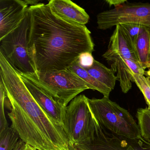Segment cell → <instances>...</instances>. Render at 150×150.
<instances>
[{"mask_svg": "<svg viewBox=\"0 0 150 150\" xmlns=\"http://www.w3.org/2000/svg\"><path fill=\"white\" fill-rule=\"evenodd\" d=\"M48 4L55 15L67 22L84 26L89 21L85 9L70 0H51Z\"/></svg>", "mask_w": 150, "mask_h": 150, "instance_id": "obj_11", "label": "cell"}, {"mask_svg": "<svg viewBox=\"0 0 150 150\" xmlns=\"http://www.w3.org/2000/svg\"><path fill=\"white\" fill-rule=\"evenodd\" d=\"M26 143L23 140L20 139L17 145L16 146L13 150H24L25 146H26Z\"/></svg>", "mask_w": 150, "mask_h": 150, "instance_id": "obj_23", "label": "cell"}, {"mask_svg": "<svg viewBox=\"0 0 150 150\" xmlns=\"http://www.w3.org/2000/svg\"><path fill=\"white\" fill-rule=\"evenodd\" d=\"M102 56L114 73H117V79L120 82L122 92L124 93H128L131 89L133 81L125 59H130L139 64L136 52L107 50Z\"/></svg>", "mask_w": 150, "mask_h": 150, "instance_id": "obj_8", "label": "cell"}, {"mask_svg": "<svg viewBox=\"0 0 150 150\" xmlns=\"http://www.w3.org/2000/svg\"><path fill=\"white\" fill-rule=\"evenodd\" d=\"M19 74L25 86L40 107L51 117L63 126L66 107L56 101L32 81L20 73Z\"/></svg>", "mask_w": 150, "mask_h": 150, "instance_id": "obj_10", "label": "cell"}, {"mask_svg": "<svg viewBox=\"0 0 150 150\" xmlns=\"http://www.w3.org/2000/svg\"><path fill=\"white\" fill-rule=\"evenodd\" d=\"M20 139L16 131L8 127L0 132V150H13Z\"/></svg>", "mask_w": 150, "mask_h": 150, "instance_id": "obj_16", "label": "cell"}, {"mask_svg": "<svg viewBox=\"0 0 150 150\" xmlns=\"http://www.w3.org/2000/svg\"><path fill=\"white\" fill-rule=\"evenodd\" d=\"M136 54L141 67H150V30L146 28L139 36L135 46Z\"/></svg>", "mask_w": 150, "mask_h": 150, "instance_id": "obj_13", "label": "cell"}, {"mask_svg": "<svg viewBox=\"0 0 150 150\" xmlns=\"http://www.w3.org/2000/svg\"><path fill=\"white\" fill-rule=\"evenodd\" d=\"M91 76L102 84L113 90L117 80L115 73L111 68H108L95 59L91 67L84 68Z\"/></svg>", "mask_w": 150, "mask_h": 150, "instance_id": "obj_12", "label": "cell"}, {"mask_svg": "<svg viewBox=\"0 0 150 150\" xmlns=\"http://www.w3.org/2000/svg\"><path fill=\"white\" fill-rule=\"evenodd\" d=\"M6 99V92L2 82L0 81V132H2L8 127L4 110V105Z\"/></svg>", "mask_w": 150, "mask_h": 150, "instance_id": "obj_19", "label": "cell"}, {"mask_svg": "<svg viewBox=\"0 0 150 150\" xmlns=\"http://www.w3.org/2000/svg\"><path fill=\"white\" fill-rule=\"evenodd\" d=\"M69 150H85L78 145H69Z\"/></svg>", "mask_w": 150, "mask_h": 150, "instance_id": "obj_24", "label": "cell"}, {"mask_svg": "<svg viewBox=\"0 0 150 150\" xmlns=\"http://www.w3.org/2000/svg\"><path fill=\"white\" fill-rule=\"evenodd\" d=\"M127 139L135 150H150V143L147 142L142 137L136 139Z\"/></svg>", "mask_w": 150, "mask_h": 150, "instance_id": "obj_20", "label": "cell"}, {"mask_svg": "<svg viewBox=\"0 0 150 150\" xmlns=\"http://www.w3.org/2000/svg\"><path fill=\"white\" fill-rule=\"evenodd\" d=\"M95 59L92 55V53L90 52H85L80 55L78 61L79 64L83 68H88L91 67Z\"/></svg>", "mask_w": 150, "mask_h": 150, "instance_id": "obj_21", "label": "cell"}, {"mask_svg": "<svg viewBox=\"0 0 150 150\" xmlns=\"http://www.w3.org/2000/svg\"><path fill=\"white\" fill-rule=\"evenodd\" d=\"M88 98L78 96L66 107L63 127L69 145H81L90 141L94 135L96 118L89 108Z\"/></svg>", "mask_w": 150, "mask_h": 150, "instance_id": "obj_5", "label": "cell"}, {"mask_svg": "<svg viewBox=\"0 0 150 150\" xmlns=\"http://www.w3.org/2000/svg\"><path fill=\"white\" fill-rule=\"evenodd\" d=\"M24 150H26V148H25V149H24Z\"/></svg>", "mask_w": 150, "mask_h": 150, "instance_id": "obj_26", "label": "cell"}, {"mask_svg": "<svg viewBox=\"0 0 150 150\" xmlns=\"http://www.w3.org/2000/svg\"><path fill=\"white\" fill-rule=\"evenodd\" d=\"M30 28V15L27 9L20 25L0 40V52L14 68L22 73L36 72L29 52Z\"/></svg>", "mask_w": 150, "mask_h": 150, "instance_id": "obj_6", "label": "cell"}, {"mask_svg": "<svg viewBox=\"0 0 150 150\" xmlns=\"http://www.w3.org/2000/svg\"><path fill=\"white\" fill-rule=\"evenodd\" d=\"M136 117L141 137L150 143V109L148 108L138 109Z\"/></svg>", "mask_w": 150, "mask_h": 150, "instance_id": "obj_15", "label": "cell"}, {"mask_svg": "<svg viewBox=\"0 0 150 150\" xmlns=\"http://www.w3.org/2000/svg\"><path fill=\"white\" fill-rule=\"evenodd\" d=\"M120 25L126 33L134 48L139 36L147 28L144 26L135 23H125Z\"/></svg>", "mask_w": 150, "mask_h": 150, "instance_id": "obj_18", "label": "cell"}, {"mask_svg": "<svg viewBox=\"0 0 150 150\" xmlns=\"http://www.w3.org/2000/svg\"><path fill=\"white\" fill-rule=\"evenodd\" d=\"M96 120L111 133L129 139L141 137L138 125L130 113L108 97L88 99Z\"/></svg>", "mask_w": 150, "mask_h": 150, "instance_id": "obj_4", "label": "cell"}, {"mask_svg": "<svg viewBox=\"0 0 150 150\" xmlns=\"http://www.w3.org/2000/svg\"><path fill=\"white\" fill-rule=\"evenodd\" d=\"M67 70L72 72L84 80L88 85L89 89L96 90L102 94L103 96L109 97L112 90L91 76L79 64L78 60L74 62Z\"/></svg>", "mask_w": 150, "mask_h": 150, "instance_id": "obj_14", "label": "cell"}, {"mask_svg": "<svg viewBox=\"0 0 150 150\" xmlns=\"http://www.w3.org/2000/svg\"><path fill=\"white\" fill-rule=\"evenodd\" d=\"M18 72L64 107H66L78 95L89 89L84 80L68 70L32 74Z\"/></svg>", "mask_w": 150, "mask_h": 150, "instance_id": "obj_3", "label": "cell"}, {"mask_svg": "<svg viewBox=\"0 0 150 150\" xmlns=\"http://www.w3.org/2000/svg\"><path fill=\"white\" fill-rule=\"evenodd\" d=\"M28 10L30 15L29 52L36 72L67 70L81 55L94 51L91 32L86 26L59 18L48 4L40 3Z\"/></svg>", "mask_w": 150, "mask_h": 150, "instance_id": "obj_1", "label": "cell"}, {"mask_svg": "<svg viewBox=\"0 0 150 150\" xmlns=\"http://www.w3.org/2000/svg\"><path fill=\"white\" fill-rule=\"evenodd\" d=\"M28 7L26 1H0V40L20 25Z\"/></svg>", "mask_w": 150, "mask_h": 150, "instance_id": "obj_9", "label": "cell"}, {"mask_svg": "<svg viewBox=\"0 0 150 150\" xmlns=\"http://www.w3.org/2000/svg\"><path fill=\"white\" fill-rule=\"evenodd\" d=\"M96 18L97 28L102 30L125 23L140 24L150 30V3L127 1L113 9L99 13Z\"/></svg>", "mask_w": 150, "mask_h": 150, "instance_id": "obj_7", "label": "cell"}, {"mask_svg": "<svg viewBox=\"0 0 150 150\" xmlns=\"http://www.w3.org/2000/svg\"><path fill=\"white\" fill-rule=\"evenodd\" d=\"M0 81L11 108V127L26 144L38 150H69L63 126L51 117L34 99L18 72L0 52Z\"/></svg>", "mask_w": 150, "mask_h": 150, "instance_id": "obj_2", "label": "cell"}, {"mask_svg": "<svg viewBox=\"0 0 150 150\" xmlns=\"http://www.w3.org/2000/svg\"><path fill=\"white\" fill-rule=\"evenodd\" d=\"M129 72L132 75L133 82L136 83L143 93L148 108L150 109V86L146 78L144 75L135 74L130 70H129Z\"/></svg>", "mask_w": 150, "mask_h": 150, "instance_id": "obj_17", "label": "cell"}, {"mask_svg": "<svg viewBox=\"0 0 150 150\" xmlns=\"http://www.w3.org/2000/svg\"><path fill=\"white\" fill-rule=\"evenodd\" d=\"M105 2L110 6H114L115 8L127 2L126 0H106Z\"/></svg>", "mask_w": 150, "mask_h": 150, "instance_id": "obj_22", "label": "cell"}, {"mask_svg": "<svg viewBox=\"0 0 150 150\" xmlns=\"http://www.w3.org/2000/svg\"><path fill=\"white\" fill-rule=\"evenodd\" d=\"M26 150H37L36 148H35L33 146H31L30 145L28 144H26V146H25Z\"/></svg>", "mask_w": 150, "mask_h": 150, "instance_id": "obj_25", "label": "cell"}]
</instances>
